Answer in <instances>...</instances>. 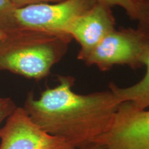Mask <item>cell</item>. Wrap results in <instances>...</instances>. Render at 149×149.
Masks as SVG:
<instances>
[{
    "instance_id": "7",
    "label": "cell",
    "mask_w": 149,
    "mask_h": 149,
    "mask_svg": "<svg viewBox=\"0 0 149 149\" xmlns=\"http://www.w3.org/2000/svg\"><path fill=\"white\" fill-rule=\"evenodd\" d=\"M111 7L97 1L90 9L74 20L68 35L79 44L80 51L91 50L115 29Z\"/></svg>"
},
{
    "instance_id": "9",
    "label": "cell",
    "mask_w": 149,
    "mask_h": 149,
    "mask_svg": "<svg viewBox=\"0 0 149 149\" xmlns=\"http://www.w3.org/2000/svg\"><path fill=\"white\" fill-rule=\"evenodd\" d=\"M16 10L10 0H0V31L9 33L20 29L16 19Z\"/></svg>"
},
{
    "instance_id": "14",
    "label": "cell",
    "mask_w": 149,
    "mask_h": 149,
    "mask_svg": "<svg viewBox=\"0 0 149 149\" xmlns=\"http://www.w3.org/2000/svg\"><path fill=\"white\" fill-rule=\"evenodd\" d=\"M77 149H106L105 146L101 143H93L88 146L82 147V148H77Z\"/></svg>"
},
{
    "instance_id": "11",
    "label": "cell",
    "mask_w": 149,
    "mask_h": 149,
    "mask_svg": "<svg viewBox=\"0 0 149 149\" xmlns=\"http://www.w3.org/2000/svg\"><path fill=\"white\" fill-rule=\"evenodd\" d=\"M111 6H118L126 10L127 14L133 19H137L139 14V0H97Z\"/></svg>"
},
{
    "instance_id": "5",
    "label": "cell",
    "mask_w": 149,
    "mask_h": 149,
    "mask_svg": "<svg viewBox=\"0 0 149 149\" xmlns=\"http://www.w3.org/2000/svg\"><path fill=\"white\" fill-rule=\"evenodd\" d=\"M97 143L106 149H149V109L122 102L111 127Z\"/></svg>"
},
{
    "instance_id": "12",
    "label": "cell",
    "mask_w": 149,
    "mask_h": 149,
    "mask_svg": "<svg viewBox=\"0 0 149 149\" xmlns=\"http://www.w3.org/2000/svg\"><path fill=\"white\" fill-rule=\"evenodd\" d=\"M17 108L15 102L10 97H0V124L13 113Z\"/></svg>"
},
{
    "instance_id": "6",
    "label": "cell",
    "mask_w": 149,
    "mask_h": 149,
    "mask_svg": "<svg viewBox=\"0 0 149 149\" xmlns=\"http://www.w3.org/2000/svg\"><path fill=\"white\" fill-rule=\"evenodd\" d=\"M0 149H75L65 139L44 133L18 107L0 128Z\"/></svg>"
},
{
    "instance_id": "8",
    "label": "cell",
    "mask_w": 149,
    "mask_h": 149,
    "mask_svg": "<svg viewBox=\"0 0 149 149\" xmlns=\"http://www.w3.org/2000/svg\"><path fill=\"white\" fill-rule=\"evenodd\" d=\"M144 66L146 67V72L144 77L134 85L120 88L113 83L109 84V89L122 102H129L134 107L141 110L149 109V53Z\"/></svg>"
},
{
    "instance_id": "13",
    "label": "cell",
    "mask_w": 149,
    "mask_h": 149,
    "mask_svg": "<svg viewBox=\"0 0 149 149\" xmlns=\"http://www.w3.org/2000/svg\"><path fill=\"white\" fill-rule=\"evenodd\" d=\"M17 9H19L29 6L44 3H58L64 0H10Z\"/></svg>"
},
{
    "instance_id": "3",
    "label": "cell",
    "mask_w": 149,
    "mask_h": 149,
    "mask_svg": "<svg viewBox=\"0 0 149 149\" xmlns=\"http://www.w3.org/2000/svg\"><path fill=\"white\" fill-rule=\"evenodd\" d=\"M149 53V42L137 29H115L97 45L86 51H79L77 59L102 71L117 65L133 69L144 66Z\"/></svg>"
},
{
    "instance_id": "2",
    "label": "cell",
    "mask_w": 149,
    "mask_h": 149,
    "mask_svg": "<svg viewBox=\"0 0 149 149\" xmlns=\"http://www.w3.org/2000/svg\"><path fill=\"white\" fill-rule=\"evenodd\" d=\"M72 39L27 29L7 33L0 40V70L30 79L47 77L60 61Z\"/></svg>"
},
{
    "instance_id": "15",
    "label": "cell",
    "mask_w": 149,
    "mask_h": 149,
    "mask_svg": "<svg viewBox=\"0 0 149 149\" xmlns=\"http://www.w3.org/2000/svg\"><path fill=\"white\" fill-rule=\"evenodd\" d=\"M6 33H7L3 32V31H0V40H1V39L3 38V37H4L6 36Z\"/></svg>"
},
{
    "instance_id": "1",
    "label": "cell",
    "mask_w": 149,
    "mask_h": 149,
    "mask_svg": "<svg viewBox=\"0 0 149 149\" xmlns=\"http://www.w3.org/2000/svg\"><path fill=\"white\" fill-rule=\"evenodd\" d=\"M58 81L38 99L32 91L28 93L24 111L44 133L65 139L74 148L96 143L111 127L122 102L111 89L77 94L71 76H59Z\"/></svg>"
},
{
    "instance_id": "10",
    "label": "cell",
    "mask_w": 149,
    "mask_h": 149,
    "mask_svg": "<svg viewBox=\"0 0 149 149\" xmlns=\"http://www.w3.org/2000/svg\"><path fill=\"white\" fill-rule=\"evenodd\" d=\"M137 29L149 42V0H139V14L137 18Z\"/></svg>"
},
{
    "instance_id": "4",
    "label": "cell",
    "mask_w": 149,
    "mask_h": 149,
    "mask_svg": "<svg viewBox=\"0 0 149 149\" xmlns=\"http://www.w3.org/2000/svg\"><path fill=\"white\" fill-rule=\"evenodd\" d=\"M97 1L64 0L58 3H39L17 9L15 16L20 29L70 36L68 31L74 20Z\"/></svg>"
}]
</instances>
